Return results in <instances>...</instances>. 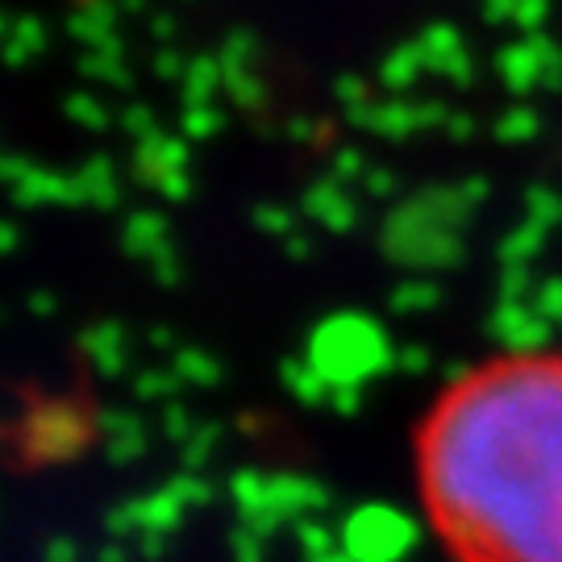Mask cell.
<instances>
[{"instance_id": "cell-1", "label": "cell", "mask_w": 562, "mask_h": 562, "mask_svg": "<svg viewBox=\"0 0 562 562\" xmlns=\"http://www.w3.org/2000/svg\"><path fill=\"white\" fill-rule=\"evenodd\" d=\"M413 480L446 562H562V346L454 371L413 429Z\"/></svg>"}]
</instances>
